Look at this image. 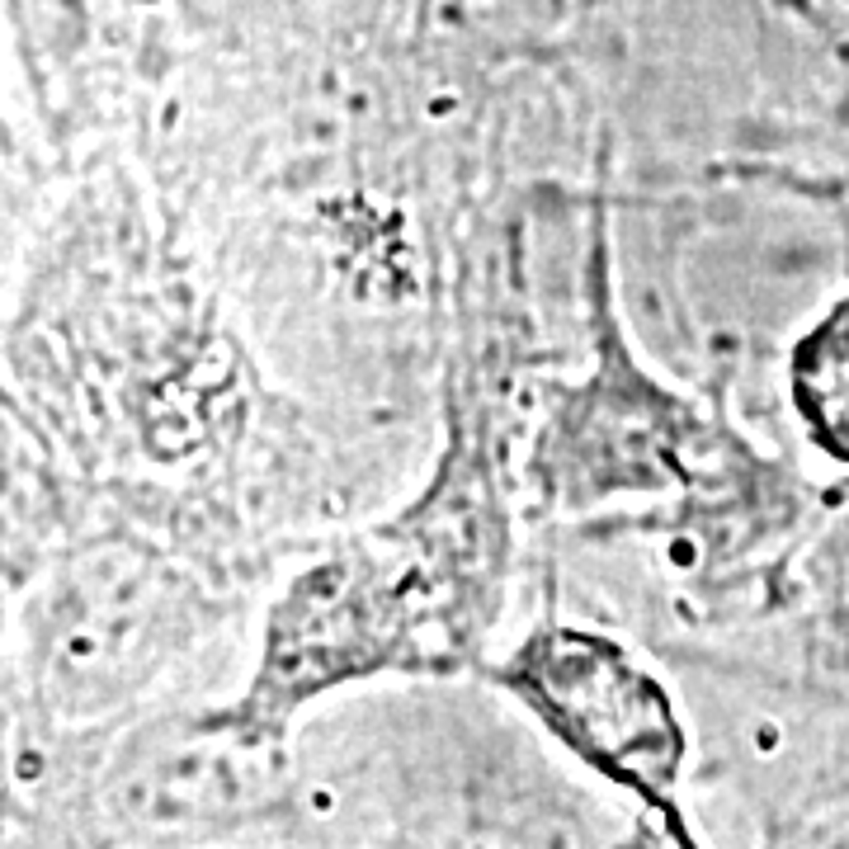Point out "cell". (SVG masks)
Returning <instances> with one entry per match:
<instances>
[{
  "mask_svg": "<svg viewBox=\"0 0 849 849\" xmlns=\"http://www.w3.org/2000/svg\"><path fill=\"white\" fill-rule=\"evenodd\" d=\"M566 755L656 817L675 849H703L685 817L689 731L670 689L619 637L580 623H538L505 661L487 665Z\"/></svg>",
  "mask_w": 849,
  "mask_h": 849,
  "instance_id": "obj_3",
  "label": "cell"
},
{
  "mask_svg": "<svg viewBox=\"0 0 849 849\" xmlns=\"http://www.w3.org/2000/svg\"><path fill=\"white\" fill-rule=\"evenodd\" d=\"M448 429L411 501L345 534L283 580L264 609L241 694L198 731L274 751L316 698L378 675H454L481 661L505 604L514 524L487 406L448 378Z\"/></svg>",
  "mask_w": 849,
  "mask_h": 849,
  "instance_id": "obj_1",
  "label": "cell"
},
{
  "mask_svg": "<svg viewBox=\"0 0 849 849\" xmlns=\"http://www.w3.org/2000/svg\"><path fill=\"white\" fill-rule=\"evenodd\" d=\"M590 373L543 402L524 477L547 510L586 514L613 501H661V529L689 543L698 580L718 586L788 538L807 514V481L632 354L613 303L609 218L595 204L586 251Z\"/></svg>",
  "mask_w": 849,
  "mask_h": 849,
  "instance_id": "obj_2",
  "label": "cell"
},
{
  "mask_svg": "<svg viewBox=\"0 0 849 849\" xmlns=\"http://www.w3.org/2000/svg\"><path fill=\"white\" fill-rule=\"evenodd\" d=\"M788 396L817 454L849 472V288L793 340Z\"/></svg>",
  "mask_w": 849,
  "mask_h": 849,
  "instance_id": "obj_4",
  "label": "cell"
}]
</instances>
